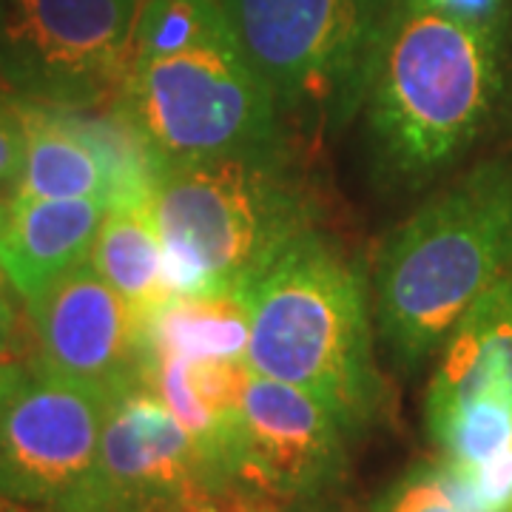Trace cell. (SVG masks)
<instances>
[{"label": "cell", "instance_id": "cell-10", "mask_svg": "<svg viewBox=\"0 0 512 512\" xmlns=\"http://www.w3.org/2000/svg\"><path fill=\"white\" fill-rule=\"evenodd\" d=\"M345 436L305 390L251 373L242 390L234 487L276 510L322 501L348 470Z\"/></svg>", "mask_w": 512, "mask_h": 512}, {"label": "cell", "instance_id": "cell-24", "mask_svg": "<svg viewBox=\"0 0 512 512\" xmlns=\"http://www.w3.org/2000/svg\"><path fill=\"white\" fill-rule=\"evenodd\" d=\"M23 370H26V367L20 365V362L9 359V356H0V413H3V407L9 402L12 390L18 387Z\"/></svg>", "mask_w": 512, "mask_h": 512}, {"label": "cell", "instance_id": "cell-14", "mask_svg": "<svg viewBox=\"0 0 512 512\" xmlns=\"http://www.w3.org/2000/svg\"><path fill=\"white\" fill-rule=\"evenodd\" d=\"M476 399L512 402V271L481 293L441 342L424 419Z\"/></svg>", "mask_w": 512, "mask_h": 512}, {"label": "cell", "instance_id": "cell-16", "mask_svg": "<svg viewBox=\"0 0 512 512\" xmlns=\"http://www.w3.org/2000/svg\"><path fill=\"white\" fill-rule=\"evenodd\" d=\"M89 265L146 319L171 296L165 251L151 200L111 202L89 251Z\"/></svg>", "mask_w": 512, "mask_h": 512}, {"label": "cell", "instance_id": "cell-19", "mask_svg": "<svg viewBox=\"0 0 512 512\" xmlns=\"http://www.w3.org/2000/svg\"><path fill=\"white\" fill-rule=\"evenodd\" d=\"M373 512H470L458 498L450 476L444 473L439 461L416 464L393 481L382 498L376 501Z\"/></svg>", "mask_w": 512, "mask_h": 512}, {"label": "cell", "instance_id": "cell-27", "mask_svg": "<svg viewBox=\"0 0 512 512\" xmlns=\"http://www.w3.org/2000/svg\"><path fill=\"white\" fill-rule=\"evenodd\" d=\"M256 512H279V510H276V507H259Z\"/></svg>", "mask_w": 512, "mask_h": 512}, {"label": "cell", "instance_id": "cell-8", "mask_svg": "<svg viewBox=\"0 0 512 512\" xmlns=\"http://www.w3.org/2000/svg\"><path fill=\"white\" fill-rule=\"evenodd\" d=\"M111 393L29 365L0 413V495L63 512L89 478Z\"/></svg>", "mask_w": 512, "mask_h": 512}, {"label": "cell", "instance_id": "cell-11", "mask_svg": "<svg viewBox=\"0 0 512 512\" xmlns=\"http://www.w3.org/2000/svg\"><path fill=\"white\" fill-rule=\"evenodd\" d=\"M35 362L49 373L109 390L143 382V322L89 265H77L26 302Z\"/></svg>", "mask_w": 512, "mask_h": 512}, {"label": "cell", "instance_id": "cell-13", "mask_svg": "<svg viewBox=\"0 0 512 512\" xmlns=\"http://www.w3.org/2000/svg\"><path fill=\"white\" fill-rule=\"evenodd\" d=\"M9 200V220L0 234V271L20 299L29 302L89 259L109 202L97 197Z\"/></svg>", "mask_w": 512, "mask_h": 512}, {"label": "cell", "instance_id": "cell-2", "mask_svg": "<svg viewBox=\"0 0 512 512\" xmlns=\"http://www.w3.org/2000/svg\"><path fill=\"white\" fill-rule=\"evenodd\" d=\"M251 373L305 390L345 427L362 433L387 410L373 356V296L353 262L319 228L285 248L245 293Z\"/></svg>", "mask_w": 512, "mask_h": 512}, {"label": "cell", "instance_id": "cell-6", "mask_svg": "<svg viewBox=\"0 0 512 512\" xmlns=\"http://www.w3.org/2000/svg\"><path fill=\"white\" fill-rule=\"evenodd\" d=\"M222 9L288 128L316 140L348 126L390 0H222Z\"/></svg>", "mask_w": 512, "mask_h": 512}, {"label": "cell", "instance_id": "cell-9", "mask_svg": "<svg viewBox=\"0 0 512 512\" xmlns=\"http://www.w3.org/2000/svg\"><path fill=\"white\" fill-rule=\"evenodd\" d=\"M220 490L183 424L137 382L114 393L89 478L63 512H180Z\"/></svg>", "mask_w": 512, "mask_h": 512}, {"label": "cell", "instance_id": "cell-15", "mask_svg": "<svg viewBox=\"0 0 512 512\" xmlns=\"http://www.w3.org/2000/svg\"><path fill=\"white\" fill-rule=\"evenodd\" d=\"M23 100V97H20ZM26 103V160L12 197L114 202V177L77 109Z\"/></svg>", "mask_w": 512, "mask_h": 512}, {"label": "cell", "instance_id": "cell-25", "mask_svg": "<svg viewBox=\"0 0 512 512\" xmlns=\"http://www.w3.org/2000/svg\"><path fill=\"white\" fill-rule=\"evenodd\" d=\"M0 512H49V510L29 507V504H20V501H12V498H3V495H0Z\"/></svg>", "mask_w": 512, "mask_h": 512}, {"label": "cell", "instance_id": "cell-21", "mask_svg": "<svg viewBox=\"0 0 512 512\" xmlns=\"http://www.w3.org/2000/svg\"><path fill=\"white\" fill-rule=\"evenodd\" d=\"M421 3L464 23L507 32V18H510L507 0H421Z\"/></svg>", "mask_w": 512, "mask_h": 512}, {"label": "cell", "instance_id": "cell-26", "mask_svg": "<svg viewBox=\"0 0 512 512\" xmlns=\"http://www.w3.org/2000/svg\"><path fill=\"white\" fill-rule=\"evenodd\" d=\"M9 208H12V200H6V197L0 194V234H3L6 220H9Z\"/></svg>", "mask_w": 512, "mask_h": 512}, {"label": "cell", "instance_id": "cell-22", "mask_svg": "<svg viewBox=\"0 0 512 512\" xmlns=\"http://www.w3.org/2000/svg\"><path fill=\"white\" fill-rule=\"evenodd\" d=\"M262 504L239 490H208L180 512H256Z\"/></svg>", "mask_w": 512, "mask_h": 512}, {"label": "cell", "instance_id": "cell-3", "mask_svg": "<svg viewBox=\"0 0 512 512\" xmlns=\"http://www.w3.org/2000/svg\"><path fill=\"white\" fill-rule=\"evenodd\" d=\"M512 271V154L481 160L379 245L370 296L399 367L439 353L461 313Z\"/></svg>", "mask_w": 512, "mask_h": 512}, {"label": "cell", "instance_id": "cell-1", "mask_svg": "<svg viewBox=\"0 0 512 512\" xmlns=\"http://www.w3.org/2000/svg\"><path fill=\"white\" fill-rule=\"evenodd\" d=\"M507 89V32L390 0L362 100L379 171L399 185L436 180L498 123Z\"/></svg>", "mask_w": 512, "mask_h": 512}, {"label": "cell", "instance_id": "cell-18", "mask_svg": "<svg viewBox=\"0 0 512 512\" xmlns=\"http://www.w3.org/2000/svg\"><path fill=\"white\" fill-rule=\"evenodd\" d=\"M222 0H140L131 37V63L191 52L231 40Z\"/></svg>", "mask_w": 512, "mask_h": 512}, {"label": "cell", "instance_id": "cell-20", "mask_svg": "<svg viewBox=\"0 0 512 512\" xmlns=\"http://www.w3.org/2000/svg\"><path fill=\"white\" fill-rule=\"evenodd\" d=\"M26 160V103L0 89V191H15Z\"/></svg>", "mask_w": 512, "mask_h": 512}, {"label": "cell", "instance_id": "cell-5", "mask_svg": "<svg viewBox=\"0 0 512 512\" xmlns=\"http://www.w3.org/2000/svg\"><path fill=\"white\" fill-rule=\"evenodd\" d=\"M114 109L160 168L285 148L288 123L237 37L191 52L134 60Z\"/></svg>", "mask_w": 512, "mask_h": 512}, {"label": "cell", "instance_id": "cell-4", "mask_svg": "<svg viewBox=\"0 0 512 512\" xmlns=\"http://www.w3.org/2000/svg\"><path fill=\"white\" fill-rule=\"evenodd\" d=\"M291 146L165 168L151 194L174 293H245L316 228L319 202Z\"/></svg>", "mask_w": 512, "mask_h": 512}, {"label": "cell", "instance_id": "cell-7", "mask_svg": "<svg viewBox=\"0 0 512 512\" xmlns=\"http://www.w3.org/2000/svg\"><path fill=\"white\" fill-rule=\"evenodd\" d=\"M140 0H0V89L57 109L117 97Z\"/></svg>", "mask_w": 512, "mask_h": 512}, {"label": "cell", "instance_id": "cell-23", "mask_svg": "<svg viewBox=\"0 0 512 512\" xmlns=\"http://www.w3.org/2000/svg\"><path fill=\"white\" fill-rule=\"evenodd\" d=\"M18 291L0 271V356H9L20 336V313L15 305Z\"/></svg>", "mask_w": 512, "mask_h": 512}, {"label": "cell", "instance_id": "cell-12", "mask_svg": "<svg viewBox=\"0 0 512 512\" xmlns=\"http://www.w3.org/2000/svg\"><path fill=\"white\" fill-rule=\"evenodd\" d=\"M251 367L245 359H185V356H146L143 382L163 399L171 416L183 424L194 441L211 481L220 490L234 487L242 390Z\"/></svg>", "mask_w": 512, "mask_h": 512}, {"label": "cell", "instance_id": "cell-17", "mask_svg": "<svg viewBox=\"0 0 512 512\" xmlns=\"http://www.w3.org/2000/svg\"><path fill=\"white\" fill-rule=\"evenodd\" d=\"M248 336L251 316L239 293H171L143 319V359H245Z\"/></svg>", "mask_w": 512, "mask_h": 512}]
</instances>
